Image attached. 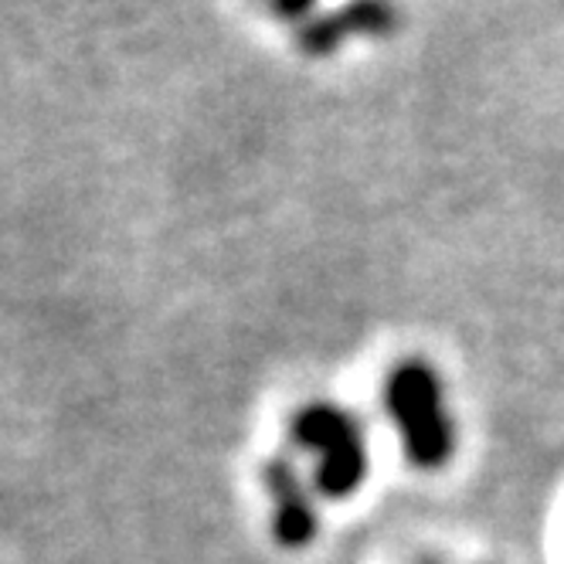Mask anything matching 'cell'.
<instances>
[{
    "label": "cell",
    "mask_w": 564,
    "mask_h": 564,
    "mask_svg": "<svg viewBox=\"0 0 564 564\" xmlns=\"http://www.w3.org/2000/svg\"><path fill=\"white\" fill-rule=\"evenodd\" d=\"M290 438L300 453L316 456L313 490L327 500H350L365 487L371 453L365 429L334 401H310L290 419Z\"/></svg>",
    "instance_id": "cell-2"
},
{
    "label": "cell",
    "mask_w": 564,
    "mask_h": 564,
    "mask_svg": "<svg viewBox=\"0 0 564 564\" xmlns=\"http://www.w3.org/2000/svg\"><path fill=\"white\" fill-rule=\"evenodd\" d=\"M262 482L272 507V541L286 551L310 547L319 531V517L303 476L293 469L290 459L275 456L262 466Z\"/></svg>",
    "instance_id": "cell-3"
},
{
    "label": "cell",
    "mask_w": 564,
    "mask_h": 564,
    "mask_svg": "<svg viewBox=\"0 0 564 564\" xmlns=\"http://www.w3.org/2000/svg\"><path fill=\"white\" fill-rule=\"evenodd\" d=\"M384 412L398 429L401 453L422 473H442L456 456V425L438 375L425 360H401L384 378Z\"/></svg>",
    "instance_id": "cell-1"
}]
</instances>
